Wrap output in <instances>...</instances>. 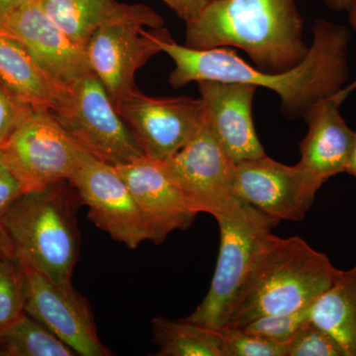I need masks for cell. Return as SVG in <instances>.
Instances as JSON below:
<instances>
[{
    "mask_svg": "<svg viewBox=\"0 0 356 356\" xmlns=\"http://www.w3.org/2000/svg\"><path fill=\"white\" fill-rule=\"evenodd\" d=\"M313 34V43L303 62L280 74L261 72L227 48L195 50L177 44L166 29L158 44L175 63L168 77L173 88L205 81L252 84L280 96L285 114L304 118L314 105L343 88L350 76V30L321 19L316 21Z\"/></svg>",
    "mask_w": 356,
    "mask_h": 356,
    "instance_id": "obj_1",
    "label": "cell"
},
{
    "mask_svg": "<svg viewBox=\"0 0 356 356\" xmlns=\"http://www.w3.org/2000/svg\"><path fill=\"white\" fill-rule=\"evenodd\" d=\"M304 21L295 0H211L186 22L184 46L195 50L240 49L254 67L280 74L308 54Z\"/></svg>",
    "mask_w": 356,
    "mask_h": 356,
    "instance_id": "obj_2",
    "label": "cell"
},
{
    "mask_svg": "<svg viewBox=\"0 0 356 356\" xmlns=\"http://www.w3.org/2000/svg\"><path fill=\"white\" fill-rule=\"evenodd\" d=\"M339 271L327 254L303 238L270 233L255 254L226 327H241L264 316L307 310L332 286Z\"/></svg>",
    "mask_w": 356,
    "mask_h": 356,
    "instance_id": "obj_3",
    "label": "cell"
},
{
    "mask_svg": "<svg viewBox=\"0 0 356 356\" xmlns=\"http://www.w3.org/2000/svg\"><path fill=\"white\" fill-rule=\"evenodd\" d=\"M74 202L58 182L26 192L1 218L21 262L60 285H72L79 257Z\"/></svg>",
    "mask_w": 356,
    "mask_h": 356,
    "instance_id": "obj_4",
    "label": "cell"
},
{
    "mask_svg": "<svg viewBox=\"0 0 356 356\" xmlns=\"http://www.w3.org/2000/svg\"><path fill=\"white\" fill-rule=\"evenodd\" d=\"M50 110L70 137L103 163L125 165L146 156L95 74L63 91Z\"/></svg>",
    "mask_w": 356,
    "mask_h": 356,
    "instance_id": "obj_5",
    "label": "cell"
},
{
    "mask_svg": "<svg viewBox=\"0 0 356 356\" xmlns=\"http://www.w3.org/2000/svg\"><path fill=\"white\" fill-rule=\"evenodd\" d=\"M216 220L221 243L209 292L185 320L220 330L228 324L234 303L257 250L280 222L243 201L233 212Z\"/></svg>",
    "mask_w": 356,
    "mask_h": 356,
    "instance_id": "obj_6",
    "label": "cell"
},
{
    "mask_svg": "<svg viewBox=\"0 0 356 356\" xmlns=\"http://www.w3.org/2000/svg\"><path fill=\"white\" fill-rule=\"evenodd\" d=\"M2 149L29 191L69 182L92 156L44 107H33Z\"/></svg>",
    "mask_w": 356,
    "mask_h": 356,
    "instance_id": "obj_7",
    "label": "cell"
},
{
    "mask_svg": "<svg viewBox=\"0 0 356 356\" xmlns=\"http://www.w3.org/2000/svg\"><path fill=\"white\" fill-rule=\"evenodd\" d=\"M163 163L197 214L208 213L217 219L242 203L235 194L236 163L210 130L206 117L196 135Z\"/></svg>",
    "mask_w": 356,
    "mask_h": 356,
    "instance_id": "obj_8",
    "label": "cell"
},
{
    "mask_svg": "<svg viewBox=\"0 0 356 356\" xmlns=\"http://www.w3.org/2000/svg\"><path fill=\"white\" fill-rule=\"evenodd\" d=\"M143 153L165 161L196 135L205 119L201 98L151 97L135 90L116 105Z\"/></svg>",
    "mask_w": 356,
    "mask_h": 356,
    "instance_id": "obj_9",
    "label": "cell"
},
{
    "mask_svg": "<svg viewBox=\"0 0 356 356\" xmlns=\"http://www.w3.org/2000/svg\"><path fill=\"white\" fill-rule=\"evenodd\" d=\"M322 185L299 163L283 165L266 154L236 165V197L278 222L303 220Z\"/></svg>",
    "mask_w": 356,
    "mask_h": 356,
    "instance_id": "obj_10",
    "label": "cell"
},
{
    "mask_svg": "<svg viewBox=\"0 0 356 356\" xmlns=\"http://www.w3.org/2000/svg\"><path fill=\"white\" fill-rule=\"evenodd\" d=\"M0 33L22 44L40 69L62 90L93 74L86 47L70 39L37 0H25L9 15Z\"/></svg>",
    "mask_w": 356,
    "mask_h": 356,
    "instance_id": "obj_11",
    "label": "cell"
},
{
    "mask_svg": "<svg viewBox=\"0 0 356 356\" xmlns=\"http://www.w3.org/2000/svg\"><path fill=\"white\" fill-rule=\"evenodd\" d=\"M23 266L25 313L50 330L76 355H111L98 337L90 306L72 285L58 284L32 267Z\"/></svg>",
    "mask_w": 356,
    "mask_h": 356,
    "instance_id": "obj_12",
    "label": "cell"
},
{
    "mask_svg": "<svg viewBox=\"0 0 356 356\" xmlns=\"http://www.w3.org/2000/svg\"><path fill=\"white\" fill-rule=\"evenodd\" d=\"M69 184L81 202L88 206L91 221L116 242L134 250L149 241L142 213L114 165L91 156Z\"/></svg>",
    "mask_w": 356,
    "mask_h": 356,
    "instance_id": "obj_13",
    "label": "cell"
},
{
    "mask_svg": "<svg viewBox=\"0 0 356 356\" xmlns=\"http://www.w3.org/2000/svg\"><path fill=\"white\" fill-rule=\"evenodd\" d=\"M163 29L146 30L143 25L125 21L102 26L89 40V65L115 107L137 88L138 70L161 51L158 40Z\"/></svg>",
    "mask_w": 356,
    "mask_h": 356,
    "instance_id": "obj_14",
    "label": "cell"
},
{
    "mask_svg": "<svg viewBox=\"0 0 356 356\" xmlns=\"http://www.w3.org/2000/svg\"><path fill=\"white\" fill-rule=\"evenodd\" d=\"M114 166L135 198L151 242L158 245L175 229L191 227L197 213L166 172L163 161L143 156Z\"/></svg>",
    "mask_w": 356,
    "mask_h": 356,
    "instance_id": "obj_15",
    "label": "cell"
},
{
    "mask_svg": "<svg viewBox=\"0 0 356 356\" xmlns=\"http://www.w3.org/2000/svg\"><path fill=\"white\" fill-rule=\"evenodd\" d=\"M206 121L234 163L266 156L255 132L252 104L257 86L243 83H198Z\"/></svg>",
    "mask_w": 356,
    "mask_h": 356,
    "instance_id": "obj_16",
    "label": "cell"
},
{
    "mask_svg": "<svg viewBox=\"0 0 356 356\" xmlns=\"http://www.w3.org/2000/svg\"><path fill=\"white\" fill-rule=\"evenodd\" d=\"M343 103L334 95L314 105L304 116L308 133L300 144L298 163L322 184L346 172L353 151L355 131L339 112Z\"/></svg>",
    "mask_w": 356,
    "mask_h": 356,
    "instance_id": "obj_17",
    "label": "cell"
},
{
    "mask_svg": "<svg viewBox=\"0 0 356 356\" xmlns=\"http://www.w3.org/2000/svg\"><path fill=\"white\" fill-rule=\"evenodd\" d=\"M44 13L76 43L88 46L102 26L135 22L152 29L163 27V19L151 7L122 3L117 0H37Z\"/></svg>",
    "mask_w": 356,
    "mask_h": 356,
    "instance_id": "obj_18",
    "label": "cell"
},
{
    "mask_svg": "<svg viewBox=\"0 0 356 356\" xmlns=\"http://www.w3.org/2000/svg\"><path fill=\"white\" fill-rule=\"evenodd\" d=\"M0 81L33 107L51 109L64 91L44 74L22 44L1 33Z\"/></svg>",
    "mask_w": 356,
    "mask_h": 356,
    "instance_id": "obj_19",
    "label": "cell"
},
{
    "mask_svg": "<svg viewBox=\"0 0 356 356\" xmlns=\"http://www.w3.org/2000/svg\"><path fill=\"white\" fill-rule=\"evenodd\" d=\"M309 318L339 343L346 356H356V266L339 271L332 286L309 309Z\"/></svg>",
    "mask_w": 356,
    "mask_h": 356,
    "instance_id": "obj_20",
    "label": "cell"
},
{
    "mask_svg": "<svg viewBox=\"0 0 356 356\" xmlns=\"http://www.w3.org/2000/svg\"><path fill=\"white\" fill-rule=\"evenodd\" d=\"M159 356H228L219 330L191 321L156 317L152 321Z\"/></svg>",
    "mask_w": 356,
    "mask_h": 356,
    "instance_id": "obj_21",
    "label": "cell"
},
{
    "mask_svg": "<svg viewBox=\"0 0 356 356\" xmlns=\"http://www.w3.org/2000/svg\"><path fill=\"white\" fill-rule=\"evenodd\" d=\"M76 353L28 314L0 327V356H74Z\"/></svg>",
    "mask_w": 356,
    "mask_h": 356,
    "instance_id": "obj_22",
    "label": "cell"
},
{
    "mask_svg": "<svg viewBox=\"0 0 356 356\" xmlns=\"http://www.w3.org/2000/svg\"><path fill=\"white\" fill-rule=\"evenodd\" d=\"M26 274L16 254H0V327L25 313Z\"/></svg>",
    "mask_w": 356,
    "mask_h": 356,
    "instance_id": "obj_23",
    "label": "cell"
},
{
    "mask_svg": "<svg viewBox=\"0 0 356 356\" xmlns=\"http://www.w3.org/2000/svg\"><path fill=\"white\" fill-rule=\"evenodd\" d=\"M287 356H346L339 343L310 318L303 323L287 346Z\"/></svg>",
    "mask_w": 356,
    "mask_h": 356,
    "instance_id": "obj_24",
    "label": "cell"
},
{
    "mask_svg": "<svg viewBox=\"0 0 356 356\" xmlns=\"http://www.w3.org/2000/svg\"><path fill=\"white\" fill-rule=\"evenodd\" d=\"M309 309L296 313L264 316L248 323L241 329L287 346L300 325L308 320Z\"/></svg>",
    "mask_w": 356,
    "mask_h": 356,
    "instance_id": "obj_25",
    "label": "cell"
},
{
    "mask_svg": "<svg viewBox=\"0 0 356 356\" xmlns=\"http://www.w3.org/2000/svg\"><path fill=\"white\" fill-rule=\"evenodd\" d=\"M228 356H287V346L243 331L241 327H222Z\"/></svg>",
    "mask_w": 356,
    "mask_h": 356,
    "instance_id": "obj_26",
    "label": "cell"
},
{
    "mask_svg": "<svg viewBox=\"0 0 356 356\" xmlns=\"http://www.w3.org/2000/svg\"><path fill=\"white\" fill-rule=\"evenodd\" d=\"M32 108L31 105L20 99L0 81V147L6 145Z\"/></svg>",
    "mask_w": 356,
    "mask_h": 356,
    "instance_id": "obj_27",
    "label": "cell"
},
{
    "mask_svg": "<svg viewBox=\"0 0 356 356\" xmlns=\"http://www.w3.org/2000/svg\"><path fill=\"white\" fill-rule=\"evenodd\" d=\"M28 191H31L14 170L6 152L0 147V220L13 203Z\"/></svg>",
    "mask_w": 356,
    "mask_h": 356,
    "instance_id": "obj_28",
    "label": "cell"
},
{
    "mask_svg": "<svg viewBox=\"0 0 356 356\" xmlns=\"http://www.w3.org/2000/svg\"><path fill=\"white\" fill-rule=\"evenodd\" d=\"M185 22L193 19L210 0H161Z\"/></svg>",
    "mask_w": 356,
    "mask_h": 356,
    "instance_id": "obj_29",
    "label": "cell"
},
{
    "mask_svg": "<svg viewBox=\"0 0 356 356\" xmlns=\"http://www.w3.org/2000/svg\"><path fill=\"white\" fill-rule=\"evenodd\" d=\"M348 22L353 29L356 31V0H351L350 8L348 10ZM356 89V79L350 84H348L346 88H341L339 92L337 93V97L341 98V100H346L348 95Z\"/></svg>",
    "mask_w": 356,
    "mask_h": 356,
    "instance_id": "obj_30",
    "label": "cell"
},
{
    "mask_svg": "<svg viewBox=\"0 0 356 356\" xmlns=\"http://www.w3.org/2000/svg\"><path fill=\"white\" fill-rule=\"evenodd\" d=\"M25 0H0V30L11 13Z\"/></svg>",
    "mask_w": 356,
    "mask_h": 356,
    "instance_id": "obj_31",
    "label": "cell"
},
{
    "mask_svg": "<svg viewBox=\"0 0 356 356\" xmlns=\"http://www.w3.org/2000/svg\"><path fill=\"white\" fill-rule=\"evenodd\" d=\"M0 254H16L13 242L0 220Z\"/></svg>",
    "mask_w": 356,
    "mask_h": 356,
    "instance_id": "obj_32",
    "label": "cell"
},
{
    "mask_svg": "<svg viewBox=\"0 0 356 356\" xmlns=\"http://www.w3.org/2000/svg\"><path fill=\"white\" fill-rule=\"evenodd\" d=\"M322 1L332 10L337 11V13H343V11L348 13L351 0H322Z\"/></svg>",
    "mask_w": 356,
    "mask_h": 356,
    "instance_id": "obj_33",
    "label": "cell"
},
{
    "mask_svg": "<svg viewBox=\"0 0 356 356\" xmlns=\"http://www.w3.org/2000/svg\"><path fill=\"white\" fill-rule=\"evenodd\" d=\"M346 173L350 175L356 179V132L355 143H353V151H351L350 161H348V168L346 170Z\"/></svg>",
    "mask_w": 356,
    "mask_h": 356,
    "instance_id": "obj_34",
    "label": "cell"
},
{
    "mask_svg": "<svg viewBox=\"0 0 356 356\" xmlns=\"http://www.w3.org/2000/svg\"><path fill=\"white\" fill-rule=\"evenodd\" d=\"M210 1H211V0H210Z\"/></svg>",
    "mask_w": 356,
    "mask_h": 356,
    "instance_id": "obj_35",
    "label": "cell"
}]
</instances>
